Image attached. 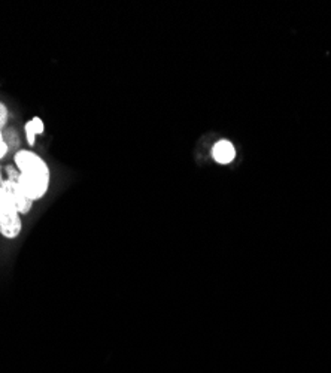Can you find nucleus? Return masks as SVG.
I'll list each match as a JSON object with an SVG mask.
<instances>
[{
  "label": "nucleus",
  "mask_w": 331,
  "mask_h": 373,
  "mask_svg": "<svg viewBox=\"0 0 331 373\" xmlns=\"http://www.w3.org/2000/svg\"><path fill=\"white\" fill-rule=\"evenodd\" d=\"M15 164L20 171L19 184L30 200L42 199L49 186L48 164L33 151L20 149L15 154Z\"/></svg>",
  "instance_id": "f257e3e1"
},
{
  "label": "nucleus",
  "mask_w": 331,
  "mask_h": 373,
  "mask_svg": "<svg viewBox=\"0 0 331 373\" xmlns=\"http://www.w3.org/2000/svg\"><path fill=\"white\" fill-rule=\"evenodd\" d=\"M21 232L20 212L11 196L0 186V233L8 239H15Z\"/></svg>",
  "instance_id": "f03ea898"
},
{
  "label": "nucleus",
  "mask_w": 331,
  "mask_h": 373,
  "mask_svg": "<svg viewBox=\"0 0 331 373\" xmlns=\"http://www.w3.org/2000/svg\"><path fill=\"white\" fill-rule=\"evenodd\" d=\"M0 186L11 196V199L14 200L16 209H19L20 215L30 212L31 205H33V200H30L26 193L23 192V189L20 186L19 181H12V179H4Z\"/></svg>",
  "instance_id": "7ed1b4c3"
},
{
  "label": "nucleus",
  "mask_w": 331,
  "mask_h": 373,
  "mask_svg": "<svg viewBox=\"0 0 331 373\" xmlns=\"http://www.w3.org/2000/svg\"><path fill=\"white\" fill-rule=\"evenodd\" d=\"M235 156H236V149H235L233 144L225 141V139L217 142L212 148L213 160L221 163V164H227L230 161H233Z\"/></svg>",
  "instance_id": "20e7f679"
},
{
  "label": "nucleus",
  "mask_w": 331,
  "mask_h": 373,
  "mask_svg": "<svg viewBox=\"0 0 331 373\" xmlns=\"http://www.w3.org/2000/svg\"><path fill=\"white\" fill-rule=\"evenodd\" d=\"M4 141L6 142V145L9 146V149L12 146H19V136H16L15 130H8L6 133H4Z\"/></svg>",
  "instance_id": "39448f33"
},
{
  "label": "nucleus",
  "mask_w": 331,
  "mask_h": 373,
  "mask_svg": "<svg viewBox=\"0 0 331 373\" xmlns=\"http://www.w3.org/2000/svg\"><path fill=\"white\" fill-rule=\"evenodd\" d=\"M24 130H26V138H27L29 145L33 146V145H35V142H36V136H38V134H36L35 130H33V127H31V121H27V123H26Z\"/></svg>",
  "instance_id": "423d86ee"
},
{
  "label": "nucleus",
  "mask_w": 331,
  "mask_h": 373,
  "mask_svg": "<svg viewBox=\"0 0 331 373\" xmlns=\"http://www.w3.org/2000/svg\"><path fill=\"white\" fill-rule=\"evenodd\" d=\"M8 108L0 101V129H4L8 123Z\"/></svg>",
  "instance_id": "0eeeda50"
},
{
  "label": "nucleus",
  "mask_w": 331,
  "mask_h": 373,
  "mask_svg": "<svg viewBox=\"0 0 331 373\" xmlns=\"http://www.w3.org/2000/svg\"><path fill=\"white\" fill-rule=\"evenodd\" d=\"M31 127H33V130L36 131V134H41V133H44V121L41 120L39 116H35V118H31Z\"/></svg>",
  "instance_id": "6e6552de"
},
{
  "label": "nucleus",
  "mask_w": 331,
  "mask_h": 373,
  "mask_svg": "<svg viewBox=\"0 0 331 373\" xmlns=\"http://www.w3.org/2000/svg\"><path fill=\"white\" fill-rule=\"evenodd\" d=\"M6 174H8V179H12V181H19V178H20V171H16V169L12 166L6 167Z\"/></svg>",
  "instance_id": "1a4fd4ad"
},
{
  "label": "nucleus",
  "mask_w": 331,
  "mask_h": 373,
  "mask_svg": "<svg viewBox=\"0 0 331 373\" xmlns=\"http://www.w3.org/2000/svg\"><path fill=\"white\" fill-rule=\"evenodd\" d=\"M4 141V131H2V129H0V142Z\"/></svg>",
  "instance_id": "9d476101"
},
{
  "label": "nucleus",
  "mask_w": 331,
  "mask_h": 373,
  "mask_svg": "<svg viewBox=\"0 0 331 373\" xmlns=\"http://www.w3.org/2000/svg\"><path fill=\"white\" fill-rule=\"evenodd\" d=\"M2 181H4V179H2V172H0V184H2Z\"/></svg>",
  "instance_id": "9b49d317"
}]
</instances>
